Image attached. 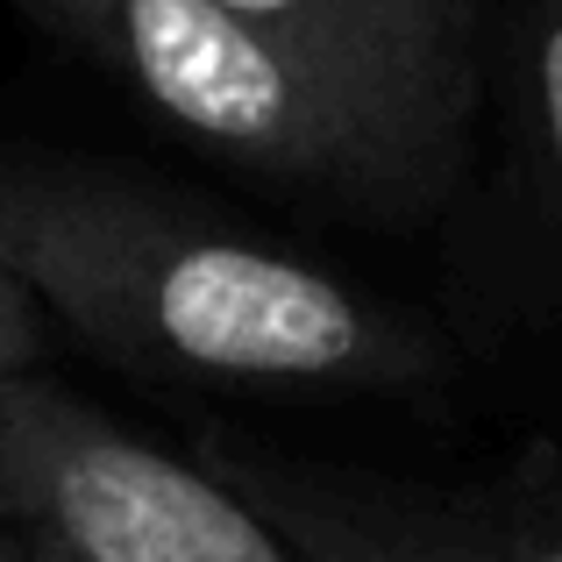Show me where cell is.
Returning a JSON list of instances; mask_svg holds the SVG:
<instances>
[{
  "instance_id": "obj_1",
  "label": "cell",
  "mask_w": 562,
  "mask_h": 562,
  "mask_svg": "<svg viewBox=\"0 0 562 562\" xmlns=\"http://www.w3.org/2000/svg\"><path fill=\"white\" fill-rule=\"evenodd\" d=\"M0 249L43 314L171 384L357 392L427 371L420 328L349 278L100 179L0 165Z\"/></svg>"
},
{
  "instance_id": "obj_2",
  "label": "cell",
  "mask_w": 562,
  "mask_h": 562,
  "mask_svg": "<svg viewBox=\"0 0 562 562\" xmlns=\"http://www.w3.org/2000/svg\"><path fill=\"white\" fill-rule=\"evenodd\" d=\"M50 36L243 171L342 200L420 192L456 114L285 43L221 0H22Z\"/></svg>"
},
{
  "instance_id": "obj_3",
  "label": "cell",
  "mask_w": 562,
  "mask_h": 562,
  "mask_svg": "<svg viewBox=\"0 0 562 562\" xmlns=\"http://www.w3.org/2000/svg\"><path fill=\"white\" fill-rule=\"evenodd\" d=\"M0 513L50 562H306L221 470L122 435L36 371H0Z\"/></svg>"
},
{
  "instance_id": "obj_4",
  "label": "cell",
  "mask_w": 562,
  "mask_h": 562,
  "mask_svg": "<svg viewBox=\"0 0 562 562\" xmlns=\"http://www.w3.org/2000/svg\"><path fill=\"white\" fill-rule=\"evenodd\" d=\"M221 477L278 527L306 562H562V527H477L441 506H406L392 492L306 477L271 456H221Z\"/></svg>"
},
{
  "instance_id": "obj_5",
  "label": "cell",
  "mask_w": 562,
  "mask_h": 562,
  "mask_svg": "<svg viewBox=\"0 0 562 562\" xmlns=\"http://www.w3.org/2000/svg\"><path fill=\"white\" fill-rule=\"evenodd\" d=\"M249 22L278 29L285 43L328 57L363 79L406 86L435 108H470V71H463V29L456 0H221Z\"/></svg>"
},
{
  "instance_id": "obj_6",
  "label": "cell",
  "mask_w": 562,
  "mask_h": 562,
  "mask_svg": "<svg viewBox=\"0 0 562 562\" xmlns=\"http://www.w3.org/2000/svg\"><path fill=\"white\" fill-rule=\"evenodd\" d=\"M527 122H535V150L562 200V0H541L527 22Z\"/></svg>"
},
{
  "instance_id": "obj_7",
  "label": "cell",
  "mask_w": 562,
  "mask_h": 562,
  "mask_svg": "<svg viewBox=\"0 0 562 562\" xmlns=\"http://www.w3.org/2000/svg\"><path fill=\"white\" fill-rule=\"evenodd\" d=\"M36 349H43V300L0 249V371H29Z\"/></svg>"
},
{
  "instance_id": "obj_8",
  "label": "cell",
  "mask_w": 562,
  "mask_h": 562,
  "mask_svg": "<svg viewBox=\"0 0 562 562\" xmlns=\"http://www.w3.org/2000/svg\"><path fill=\"white\" fill-rule=\"evenodd\" d=\"M0 562H50V555H43V549H36V541H29V535H22V527H14V520H8V513H0Z\"/></svg>"
}]
</instances>
